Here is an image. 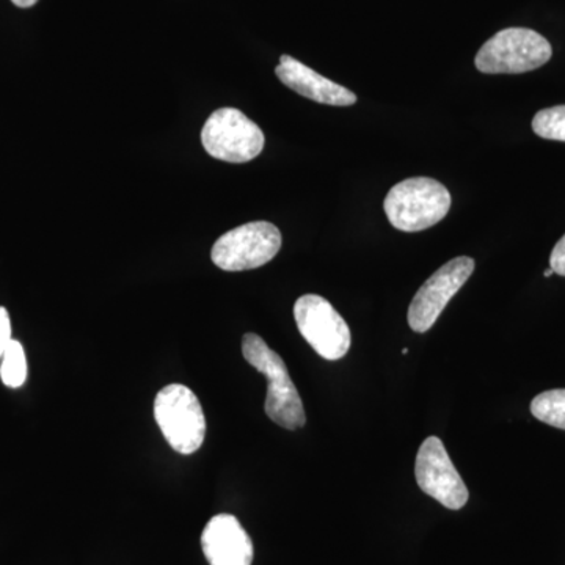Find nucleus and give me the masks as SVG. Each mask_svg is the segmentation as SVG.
Returning <instances> with one entry per match:
<instances>
[{"mask_svg":"<svg viewBox=\"0 0 565 565\" xmlns=\"http://www.w3.org/2000/svg\"><path fill=\"white\" fill-rule=\"evenodd\" d=\"M475 273V259L459 256L441 266L415 294L408 308V326L416 333L433 329L444 313L446 305L459 292L471 274Z\"/></svg>","mask_w":565,"mask_h":565,"instance_id":"8","label":"nucleus"},{"mask_svg":"<svg viewBox=\"0 0 565 565\" xmlns=\"http://www.w3.org/2000/svg\"><path fill=\"white\" fill-rule=\"evenodd\" d=\"M275 74L286 87L311 102L338 107L353 106L356 103L355 93L337 82L327 79L315 70L308 68L302 62L292 58L291 55H281L280 65L275 68Z\"/></svg>","mask_w":565,"mask_h":565,"instance_id":"11","label":"nucleus"},{"mask_svg":"<svg viewBox=\"0 0 565 565\" xmlns=\"http://www.w3.org/2000/svg\"><path fill=\"white\" fill-rule=\"evenodd\" d=\"M297 329L322 359L337 362L352 344L351 329L329 300L316 294L300 297L294 305Z\"/></svg>","mask_w":565,"mask_h":565,"instance_id":"7","label":"nucleus"},{"mask_svg":"<svg viewBox=\"0 0 565 565\" xmlns=\"http://www.w3.org/2000/svg\"><path fill=\"white\" fill-rule=\"evenodd\" d=\"M154 418L174 451L189 456L202 448L206 418L199 397L188 386H163L154 399Z\"/></svg>","mask_w":565,"mask_h":565,"instance_id":"3","label":"nucleus"},{"mask_svg":"<svg viewBox=\"0 0 565 565\" xmlns=\"http://www.w3.org/2000/svg\"><path fill=\"white\" fill-rule=\"evenodd\" d=\"M202 143L207 154L218 161L245 163L262 154L266 137L243 111L225 107L212 111L204 122Z\"/></svg>","mask_w":565,"mask_h":565,"instance_id":"5","label":"nucleus"},{"mask_svg":"<svg viewBox=\"0 0 565 565\" xmlns=\"http://www.w3.org/2000/svg\"><path fill=\"white\" fill-rule=\"evenodd\" d=\"M451 202V193L441 182L426 177L408 178L388 192L384 210L394 228L416 233L444 221Z\"/></svg>","mask_w":565,"mask_h":565,"instance_id":"2","label":"nucleus"},{"mask_svg":"<svg viewBox=\"0 0 565 565\" xmlns=\"http://www.w3.org/2000/svg\"><path fill=\"white\" fill-rule=\"evenodd\" d=\"M11 343V322L7 308L0 307V359Z\"/></svg>","mask_w":565,"mask_h":565,"instance_id":"16","label":"nucleus"},{"mask_svg":"<svg viewBox=\"0 0 565 565\" xmlns=\"http://www.w3.org/2000/svg\"><path fill=\"white\" fill-rule=\"evenodd\" d=\"M415 476L419 489L445 508L459 511L468 503L470 493L440 438L429 437L423 441L416 456Z\"/></svg>","mask_w":565,"mask_h":565,"instance_id":"9","label":"nucleus"},{"mask_svg":"<svg viewBox=\"0 0 565 565\" xmlns=\"http://www.w3.org/2000/svg\"><path fill=\"white\" fill-rule=\"evenodd\" d=\"M533 131L541 139L565 141V106L537 111L533 118Z\"/></svg>","mask_w":565,"mask_h":565,"instance_id":"14","label":"nucleus"},{"mask_svg":"<svg viewBox=\"0 0 565 565\" xmlns=\"http://www.w3.org/2000/svg\"><path fill=\"white\" fill-rule=\"evenodd\" d=\"M531 414L539 422L565 430V390H550L535 396Z\"/></svg>","mask_w":565,"mask_h":565,"instance_id":"12","label":"nucleus"},{"mask_svg":"<svg viewBox=\"0 0 565 565\" xmlns=\"http://www.w3.org/2000/svg\"><path fill=\"white\" fill-rule=\"evenodd\" d=\"M0 379L3 385L9 388H20L28 379V360H25L24 348L20 341L11 340L9 348L2 355L0 364Z\"/></svg>","mask_w":565,"mask_h":565,"instance_id":"13","label":"nucleus"},{"mask_svg":"<svg viewBox=\"0 0 565 565\" xmlns=\"http://www.w3.org/2000/svg\"><path fill=\"white\" fill-rule=\"evenodd\" d=\"M550 267H552L553 273L565 277V234L553 248L552 256H550Z\"/></svg>","mask_w":565,"mask_h":565,"instance_id":"15","label":"nucleus"},{"mask_svg":"<svg viewBox=\"0 0 565 565\" xmlns=\"http://www.w3.org/2000/svg\"><path fill=\"white\" fill-rule=\"evenodd\" d=\"M281 248V233L269 222H250L218 237L211 250L215 266L226 273L258 269Z\"/></svg>","mask_w":565,"mask_h":565,"instance_id":"6","label":"nucleus"},{"mask_svg":"<svg viewBox=\"0 0 565 565\" xmlns=\"http://www.w3.org/2000/svg\"><path fill=\"white\" fill-rule=\"evenodd\" d=\"M553 274H555V273H553L552 267H550V269H546V270H545V274H544V275H545V277H546V278H548V277H552V275H553Z\"/></svg>","mask_w":565,"mask_h":565,"instance_id":"18","label":"nucleus"},{"mask_svg":"<svg viewBox=\"0 0 565 565\" xmlns=\"http://www.w3.org/2000/svg\"><path fill=\"white\" fill-rule=\"evenodd\" d=\"M204 557L210 565H252L250 535L234 515L212 516L202 534Z\"/></svg>","mask_w":565,"mask_h":565,"instance_id":"10","label":"nucleus"},{"mask_svg":"<svg viewBox=\"0 0 565 565\" xmlns=\"http://www.w3.org/2000/svg\"><path fill=\"white\" fill-rule=\"evenodd\" d=\"M243 355L252 367L267 379V396L264 404L266 415L285 429H302L307 423L302 397L297 392L281 356L255 333L244 334Z\"/></svg>","mask_w":565,"mask_h":565,"instance_id":"1","label":"nucleus"},{"mask_svg":"<svg viewBox=\"0 0 565 565\" xmlns=\"http://www.w3.org/2000/svg\"><path fill=\"white\" fill-rule=\"evenodd\" d=\"M17 7H21V9H29V7L35 6L39 0H11Z\"/></svg>","mask_w":565,"mask_h":565,"instance_id":"17","label":"nucleus"},{"mask_svg":"<svg viewBox=\"0 0 565 565\" xmlns=\"http://www.w3.org/2000/svg\"><path fill=\"white\" fill-rule=\"evenodd\" d=\"M553 50L541 33L525 28L498 32L479 50L476 68L484 74H522L544 66Z\"/></svg>","mask_w":565,"mask_h":565,"instance_id":"4","label":"nucleus"}]
</instances>
